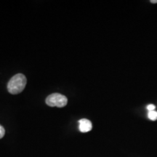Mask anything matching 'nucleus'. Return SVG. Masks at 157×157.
Instances as JSON below:
<instances>
[{
    "instance_id": "nucleus-1",
    "label": "nucleus",
    "mask_w": 157,
    "mask_h": 157,
    "mask_svg": "<svg viewBox=\"0 0 157 157\" xmlns=\"http://www.w3.org/2000/svg\"><path fill=\"white\" fill-rule=\"evenodd\" d=\"M26 78L22 74H17L13 76L7 84V90L10 93L16 95L23 91L26 85Z\"/></svg>"
},
{
    "instance_id": "nucleus-2",
    "label": "nucleus",
    "mask_w": 157,
    "mask_h": 157,
    "mask_svg": "<svg viewBox=\"0 0 157 157\" xmlns=\"http://www.w3.org/2000/svg\"><path fill=\"white\" fill-rule=\"evenodd\" d=\"M68 99L66 96L60 93L51 94L46 98V103L50 107L63 108L66 106Z\"/></svg>"
},
{
    "instance_id": "nucleus-3",
    "label": "nucleus",
    "mask_w": 157,
    "mask_h": 157,
    "mask_svg": "<svg viewBox=\"0 0 157 157\" xmlns=\"http://www.w3.org/2000/svg\"><path fill=\"white\" fill-rule=\"evenodd\" d=\"M78 129L81 132H88L93 129V124L90 120L87 119H82L78 121Z\"/></svg>"
},
{
    "instance_id": "nucleus-4",
    "label": "nucleus",
    "mask_w": 157,
    "mask_h": 157,
    "mask_svg": "<svg viewBox=\"0 0 157 157\" xmlns=\"http://www.w3.org/2000/svg\"><path fill=\"white\" fill-rule=\"evenodd\" d=\"M148 117L149 119L152 121H155L157 119V112L155 111H149L148 113Z\"/></svg>"
},
{
    "instance_id": "nucleus-5",
    "label": "nucleus",
    "mask_w": 157,
    "mask_h": 157,
    "mask_svg": "<svg viewBox=\"0 0 157 157\" xmlns=\"http://www.w3.org/2000/svg\"><path fill=\"white\" fill-rule=\"evenodd\" d=\"M5 128H4L2 125H0V139L2 138V137L5 136Z\"/></svg>"
},
{
    "instance_id": "nucleus-6",
    "label": "nucleus",
    "mask_w": 157,
    "mask_h": 157,
    "mask_svg": "<svg viewBox=\"0 0 157 157\" xmlns=\"http://www.w3.org/2000/svg\"><path fill=\"white\" fill-rule=\"evenodd\" d=\"M155 105H153V104H150V105H148V106H147V109L149 111H154L155 109Z\"/></svg>"
},
{
    "instance_id": "nucleus-7",
    "label": "nucleus",
    "mask_w": 157,
    "mask_h": 157,
    "mask_svg": "<svg viewBox=\"0 0 157 157\" xmlns=\"http://www.w3.org/2000/svg\"><path fill=\"white\" fill-rule=\"evenodd\" d=\"M151 2L153 3V4L157 3V0H151Z\"/></svg>"
}]
</instances>
